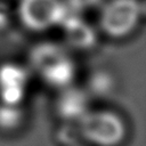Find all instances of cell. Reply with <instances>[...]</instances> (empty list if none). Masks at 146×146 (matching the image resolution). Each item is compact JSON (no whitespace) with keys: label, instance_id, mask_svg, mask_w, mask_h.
Here are the masks:
<instances>
[{"label":"cell","instance_id":"cell-8","mask_svg":"<svg viewBox=\"0 0 146 146\" xmlns=\"http://www.w3.org/2000/svg\"><path fill=\"white\" fill-rule=\"evenodd\" d=\"M23 121V111L18 105L0 103V130L13 131Z\"/></svg>","mask_w":146,"mask_h":146},{"label":"cell","instance_id":"cell-6","mask_svg":"<svg viewBox=\"0 0 146 146\" xmlns=\"http://www.w3.org/2000/svg\"><path fill=\"white\" fill-rule=\"evenodd\" d=\"M80 13H73L68 15L60 26L64 31L65 40L74 48L86 50L92 48L97 42V33L94 27L83 21Z\"/></svg>","mask_w":146,"mask_h":146},{"label":"cell","instance_id":"cell-4","mask_svg":"<svg viewBox=\"0 0 146 146\" xmlns=\"http://www.w3.org/2000/svg\"><path fill=\"white\" fill-rule=\"evenodd\" d=\"M143 13L138 0H110L100 11L102 30L112 38H123L137 26Z\"/></svg>","mask_w":146,"mask_h":146},{"label":"cell","instance_id":"cell-1","mask_svg":"<svg viewBox=\"0 0 146 146\" xmlns=\"http://www.w3.org/2000/svg\"><path fill=\"white\" fill-rule=\"evenodd\" d=\"M30 64L42 80L51 87L63 89L71 86L75 65L66 50L54 42H41L30 51Z\"/></svg>","mask_w":146,"mask_h":146},{"label":"cell","instance_id":"cell-5","mask_svg":"<svg viewBox=\"0 0 146 146\" xmlns=\"http://www.w3.org/2000/svg\"><path fill=\"white\" fill-rule=\"evenodd\" d=\"M27 87L25 68L14 63L0 65V100L1 103L18 105L24 98Z\"/></svg>","mask_w":146,"mask_h":146},{"label":"cell","instance_id":"cell-3","mask_svg":"<svg viewBox=\"0 0 146 146\" xmlns=\"http://www.w3.org/2000/svg\"><path fill=\"white\" fill-rule=\"evenodd\" d=\"M79 124L83 138L98 146H116L125 137L123 121L108 111H88Z\"/></svg>","mask_w":146,"mask_h":146},{"label":"cell","instance_id":"cell-2","mask_svg":"<svg viewBox=\"0 0 146 146\" xmlns=\"http://www.w3.org/2000/svg\"><path fill=\"white\" fill-rule=\"evenodd\" d=\"M79 13L63 0H19L18 17L31 31H44L60 26L71 14Z\"/></svg>","mask_w":146,"mask_h":146},{"label":"cell","instance_id":"cell-9","mask_svg":"<svg viewBox=\"0 0 146 146\" xmlns=\"http://www.w3.org/2000/svg\"><path fill=\"white\" fill-rule=\"evenodd\" d=\"M102 0H66V3L74 10L81 13L82 10L94 8L100 3Z\"/></svg>","mask_w":146,"mask_h":146},{"label":"cell","instance_id":"cell-10","mask_svg":"<svg viewBox=\"0 0 146 146\" xmlns=\"http://www.w3.org/2000/svg\"><path fill=\"white\" fill-rule=\"evenodd\" d=\"M8 11H7V8L5 5L0 3V30H2L3 27L7 26L8 24V21H9V17H8Z\"/></svg>","mask_w":146,"mask_h":146},{"label":"cell","instance_id":"cell-7","mask_svg":"<svg viewBox=\"0 0 146 146\" xmlns=\"http://www.w3.org/2000/svg\"><path fill=\"white\" fill-rule=\"evenodd\" d=\"M56 110L62 119L79 121L89 111L88 96L82 89L71 86L65 87L57 98Z\"/></svg>","mask_w":146,"mask_h":146}]
</instances>
